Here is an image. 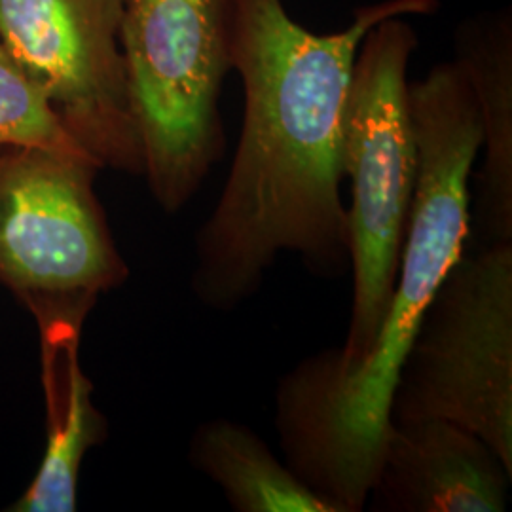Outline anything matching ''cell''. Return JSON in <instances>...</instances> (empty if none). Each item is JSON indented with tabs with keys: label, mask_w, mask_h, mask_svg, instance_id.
Masks as SVG:
<instances>
[{
	"label": "cell",
	"mask_w": 512,
	"mask_h": 512,
	"mask_svg": "<svg viewBox=\"0 0 512 512\" xmlns=\"http://www.w3.org/2000/svg\"><path fill=\"white\" fill-rule=\"evenodd\" d=\"M439 0H384L338 33L296 23L283 0H234L232 69L243 86L236 156L196 234L192 289L207 308L236 310L283 253L321 277L349 268L342 135L355 57L395 16L433 14Z\"/></svg>",
	"instance_id": "1"
},
{
	"label": "cell",
	"mask_w": 512,
	"mask_h": 512,
	"mask_svg": "<svg viewBox=\"0 0 512 512\" xmlns=\"http://www.w3.org/2000/svg\"><path fill=\"white\" fill-rule=\"evenodd\" d=\"M418 177L384 325L363 365L313 380L289 370L275 391L285 463L336 512L366 509L391 431V399L421 317L471 228V177L482 150L475 90L458 61L408 84Z\"/></svg>",
	"instance_id": "2"
},
{
	"label": "cell",
	"mask_w": 512,
	"mask_h": 512,
	"mask_svg": "<svg viewBox=\"0 0 512 512\" xmlns=\"http://www.w3.org/2000/svg\"><path fill=\"white\" fill-rule=\"evenodd\" d=\"M416 48L412 25L395 16L366 33L355 57L342 135V173L351 196L348 332L340 348L308 355L291 368L298 376H346L363 365L384 325L418 177L408 109V65Z\"/></svg>",
	"instance_id": "3"
},
{
	"label": "cell",
	"mask_w": 512,
	"mask_h": 512,
	"mask_svg": "<svg viewBox=\"0 0 512 512\" xmlns=\"http://www.w3.org/2000/svg\"><path fill=\"white\" fill-rule=\"evenodd\" d=\"M234 0H126L122 54L143 175L167 213L224 154L220 93L232 71Z\"/></svg>",
	"instance_id": "4"
},
{
	"label": "cell",
	"mask_w": 512,
	"mask_h": 512,
	"mask_svg": "<svg viewBox=\"0 0 512 512\" xmlns=\"http://www.w3.org/2000/svg\"><path fill=\"white\" fill-rule=\"evenodd\" d=\"M425 418L475 433L512 475V243L465 247L421 317L391 421Z\"/></svg>",
	"instance_id": "5"
},
{
	"label": "cell",
	"mask_w": 512,
	"mask_h": 512,
	"mask_svg": "<svg viewBox=\"0 0 512 512\" xmlns=\"http://www.w3.org/2000/svg\"><path fill=\"white\" fill-rule=\"evenodd\" d=\"M90 154L6 148L0 156V283L21 300L101 294L128 279L93 190Z\"/></svg>",
	"instance_id": "6"
},
{
	"label": "cell",
	"mask_w": 512,
	"mask_h": 512,
	"mask_svg": "<svg viewBox=\"0 0 512 512\" xmlns=\"http://www.w3.org/2000/svg\"><path fill=\"white\" fill-rule=\"evenodd\" d=\"M126 0H0V38L76 143L143 175L122 54Z\"/></svg>",
	"instance_id": "7"
},
{
	"label": "cell",
	"mask_w": 512,
	"mask_h": 512,
	"mask_svg": "<svg viewBox=\"0 0 512 512\" xmlns=\"http://www.w3.org/2000/svg\"><path fill=\"white\" fill-rule=\"evenodd\" d=\"M95 294H38L23 298L37 319L46 450L37 476L12 512H73L78 476L88 450L107 439V420L93 404V384L80 363L82 329Z\"/></svg>",
	"instance_id": "8"
},
{
	"label": "cell",
	"mask_w": 512,
	"mask_h": 512,
	"mask_svg": "<svg viewBox=\"0 0 512 512\" xmlns=\"http://www.w3.org/2000/svg\"><path fill=\"white\" fill-rule=\"evenodd\" d=\"M511 478L484 440L452 421L393 420L366 505L380 512H503Z\"/></svg>",
	"instance_id": "9"
},
{
	"label": "cell",
	"mask_w": 512,
	"mask_h": 512,
	"mask_svg": "<svg viewBox=\"0 0 512 512\" xmlns=\"http://www.w3.org/2000/svg\"><path fill=\"white\" fill-rule=\"evenodd\" d=\"M459 65L475 90L484 165L471 232L478 247L512 243V18L488 14L458 29Z\"/></svg>",
	"instance_id": "10"
},
{
	"label": "cell",
	"mask_w": 512,
	"mask_h": 512,
	"mask_svg": "<svg viewBox=\"0 0 512 512\" xmlns=\"http://www.w3.org/2000/svg\"><path fill=\"white\" fill-rule=\"evenodd\" d=\"M190 463L213 480L238 512H334L238 421H205L194 433Z\"/></svg>",
	"instance_id": "11"
},
{
	"label": "cell",
	"mask_w": 512,
	"mask_h": 512,
	"mask_svg": "<svg viewBox=\"0 0 512 512\" xmlns=\"http://www.w3.org/2000/svg\"><path fill=\"white\" fill-rule=\"evenodd\" d=\"M0 148H48L88 154L0 38ZM92 156V154H90ZM93 158V156H92Z\"/></svg>",
	"instance_id": "12"
},
{
	"label": "cell",
	"mask_w": 512,
	"mask_h": 512,
	"mask_svg": "<svg viewBox=\"0 0 512 512\" xmlns=\"http://www.w3.org/2000/svg\"><path fill=\"white\" fill-rule=\"evenodd\" d=\"M4 150H6V148H0V156H2V152H4Z\"/></svg>",
	"instance_id": "13"
}]
</instances>
